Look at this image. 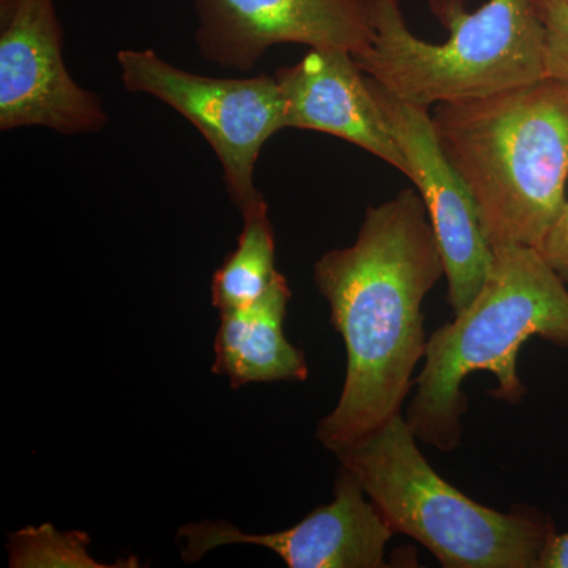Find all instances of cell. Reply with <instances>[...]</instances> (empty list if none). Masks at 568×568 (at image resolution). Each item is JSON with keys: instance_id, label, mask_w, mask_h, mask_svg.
<instances>
[{"instance_id": "1", "label": "cell", "mask_w": 568, "mask_h": 568, "mask_svg": "<svg viewBox=\"0 0 568 568\" xmlns=\"http://www.w3.org/2000/svg\"><path fill=\"white\" fill-rule=\"evenodd\" d=\"M444 275L428 211L413 189L366 209L354 244L317 260L313 276L346 346L342 396L317 425L327 450H346L402 414L428 343L422 305Z\"/></svg>"}, {"instance_id": "2", "label": "cell", "mask_w": 568, "mask_h": 568, "mask_svg": "<svg viewBox=\"0 0 568 568\" xmlns=\"http://www.w3.org/2000/svg\"><path fill=\"white\" fill-rule=\"evenodd\" d=\"M432 118L491 248H540L567 201L568 84L544 78L437 103Z\"/></svg>"}, {"instance_id": "3", "label": "cell", "mask_w": 568, "mask_h": 568, "mask_svg": "<svg viewBox=\"0 0 568 568\" xmlns=\"http://www.w3.org/2000/svg\"><path fill=\"white\" fill-rule=\"evenodd\" d=\"M532 336L568 349V286L538 250H493L476 298L426 343L425 366L406 422L418 440L440 452L462 443L467 410L463 383L476 372L496 376V399L517 405L528 388L518 376L519 347Z\"/></svg>"}, {"instance_id": "4", "label": "cell", "mask_w": 568, "mask_h": 568, "mask_svg": "<svg viewBox=\"0 0 568 568\" xmlns=\"http://www.w3.org/2000/svg\"><path fill=\"white\" fill-rule=\"evenodd\" d=\"M375 40L353 54L368 77L405 102L429 108L521 88L545 74V26L536 0H429L448 31L444 43L420 40L407 28L399 0H365Z\"/></svg>"}, {"instance_id": "5", "label": "cell", "mask_w": 568, "mask_h": 568, "mask_svg": "<svg viewBox=\"0 0 568 568\" xmlns=\"http://www.w3.org/2000/svg\"><path fill=\"white\" fill-rule=\"evenodd\" d=\"M336 458L357 476L395 534L420 541L446 568H537L556 530L537 508L504 514L447 484L402 414Z\"/></svg>"}, {"instance_id": "6", "label": "cell", "mask_w": 568, "mask_h": 568, "mask_svg": "<svg viewBox=\"0 0 568 568\" xmlns=\"http://www.w3.org/2000/svg\"><path fill=\"white\" fill-rule=\"evenodd\" d=\"M115 59L126 91L160 100L200 130L219 159L239 212L264 197L254 185L257 159L265 142L286 130L275 74L205 77L179 69L153 50H121Z\"/></svg>"}, {"instance_id": "7", "label": "cell", "mask_w": 568, "mask_h": 568, "mask_svg": "<svg viewBox=\"0 0 568 568\" xmlns=\"http://www.w3.org/2000/svg\"><path fill=\"white\" fill-rule=\"evenodd\" d=\"M108 121L99 93L67 67L55 0H0V130L77 136L102 132Z\"/></svg>"}, {"instance_id": "8", "label": "cell", "mask_w": 568, "mask_h": 568, "mask_svg": "<svg viewBox=\"0 0 568 568\" xmlns=\"http://www.w3.org/2000/svg\"><path fill=\"white\" fill-rule=\"evenodd\" d=\"M366 81L428 211L446 267L448 305L458 315L476 298L493 263L476 201L440 148L428 108L398 99L368 74Z\"/></svg>"}, {"instance_id": "9", "label": "cell", "mask_w": 568, "mask_h": 568, "mask_svg": "<svg viewBox=\"0 0 568 568\" xmlns=\"http://www.w3.org/2000/svg\"><path fill=\"white\" fill-rule=\"evenodd\" d=\"M194 43L205 61L252 70L276 44L338 48L353 54L375 40L365 0H193Z\"/></svg>"}, {"instance_id": "10", "label": "cell", "mask_w": 568, "mask_h": 568, "mask_svg": "<svg viewBox=\"0 0 568 568\" xmlns=\"http://www.w3.org/2000/svg\"><path fill=\"white\" fill-rule=\"evenodd\" d=\"M334 495L331 504L280 532L246 534L227 521L190 523L178 534L185 540L182 559L193 564L212 549L245 544L275 552L291 568L387 567L384 555L395 530L345 466H339Z\"/></svg>"}, {"instance_id": "11", "label": "cell", "mask_w": 568, "mask_h": 568, "mask_svg": "<svg viewBox=\"0 0 568 568\" xmlns=\"http://www.w3.org/2000/svg\"><path fill=\"white\" fill-rule=\"evenodd\" d=\"M284 99V126L332 134L372 153L409 179V164L353 52L310 48L275 73Z\"/></svg>"}, {"instance_id": "12", "label": "cell", "mask_w": 568, "mask_h": 568, "mask_svg": "<svg viewBox=\"0 0 568 568\" xmlns=\"http://www.w3.org/2000/svg\"><path fill=\"white\" fill-rule=\"evenodd\" d=\"M291 290L278 274L267 293L244 308L220 312L212 372L226 376L231 387L257 383H304L305 355L284 335Z\"/></svg>"}, {"instance_id": "13", "label": "cell", "mask_w": 568, "mask_h": 568, "mask_svg": "<svg viewBox=\"0 0 568 568\" xmlns=\"http://www.w3.org/2000/svg\"><path fill=\"white\" fill-rule=\"evenodd\" d=\"M242 213L244 227L237 246L213 274L212 304L219 312L244 308L260 301L276 275L275 233L264 197Z\"/></svg>"}, {"instance_id": "14", "label": "cell", "mask_w": 568, "mask_h": 568, "mask_svg": "<svg viewBox=\"0 0 568 568\" xmlns=\"http://www.w3.org/2000/svg\"><path fill=\"white\" fill-rule=\"evenodd\" d=\"M91 538L80 530L59 532L50 523L10 534L9 567L11 568H112L138 567L136 559L121 564H100L89 555Z\"/></svg>"}, {"instance_id": "15", "label": "cell", "mask_w": 568, "mask_h": 568, "mask_svg": "<svg viewBox=\"0 0 568 568\" xmlns=\"http://www.w3.org/2000/svg\"><path fill=\"white\" fill-rule=\"evenodd\" d=\"M545 26V74L568 84V0H536Z\"/></svg>"}, {"instance_id": "16", "label": "cell", "mask_w": 568, "mask_h": 568, "mask_svg": "<svg viewBox=\"0 0 568 568\" xmlns=\"http://www.w3.org/2000/svg\"><path fill=\"white\" fill-rule=\"evenodd\" d=\"M538 253L568 286V197Z\"/></svg>"}, {"instance_id": "17", "label": "cell", "mask_w": 568, "mask_h": 568, "mask_svg": "<svg viewBox=\"0 0 568 568\" xmlns=\"http://www.w3.org/2000/svg\"><path fill=\"white\" fill-rule=\"evenodd\" d=\"M537 568H568V532L549 536Z\"/></svg>"}]
</instances>
